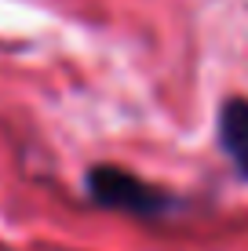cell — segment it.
Masks as SVG:
<instances>
[{
  "instance_id": "cell-2",
  "label": "cell",
  "mask_w": 248,
  "mask_h": 251,
  "mask_svg": "<svg viewBox=\"0 0 248 251\" xmlns=\"http://www.w3.org/2000/svg\"><path fill=\"white\" fill-rule=\"evenodd\" d=\"M216 135H219V150L237 168V175L248 178V99L234 95V99H226L219 106Z\"/></svg>"
},
{
  "instance_id": "cell-1",
  "label": "cell",
  "mask_w": 248,
  "mask_h": 251,
  "mask_svg": "<svg viewBox=\"0 0 248 251\" xmlns=\"http://www.w3.org/2000/svg\"><path fill=\"white\" fill-rule=\"evenodd\" d=\"M84 189H88L91 204L124 211V215H139V219H161L175 204L168 189L146 182L135 171H124L121 164H95L84 175Z\"/></svg>"
}]
</instances>
